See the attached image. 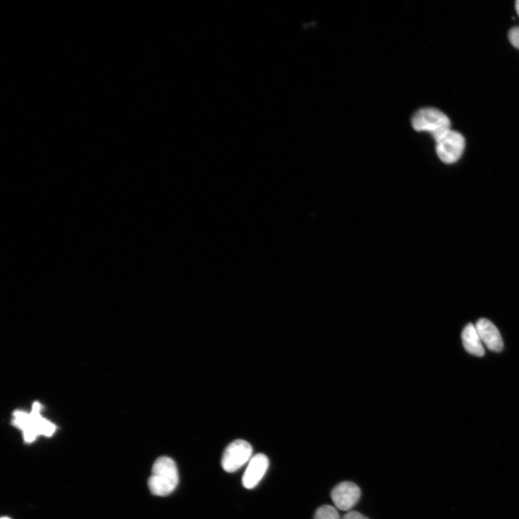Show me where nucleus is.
<instances>
[{"label":"nucleus","instance_id":"nucleus-1","mask_svg":"<svg viewBox=\"0 0 519 519\" xmlns=\"http://www.w3.org/2000/svg\"><path fill=\"white\" fill-rule=\"evenodd\" d=\"M41 405L34 404L31 414L17 411L13 414V424L22 430L26 443L34 442L38 437H51L56 430L54 424L41 415Z\"/></svg>","mask_w":519,"mask_h":519},{"label":"nucleus","instance_id":"nucleus-2","mask_svg":"<svg viewBox=\"0 0 519 519\" xmlns=\"http://www.w3.org/2000/svg\"><path fill=\"white\" fill-rule=\"evenodd\" d=\"M179 482V470L174 460L167 456L158 458L148 481L151 493L158 496H168L174 492Z\"/></svg>","mask_w":519,"mask_h":519},{"label":"nucleus","instance_id":"nucleus-3","mask_svg":"<svg viewBox=\"0 0 519 519\" xmlns=\"http://www.w3.org/2000/svg\"><path fill=\"white\" fill-rule=\"evenodd\" d=\"M412 126L417 132H426L435 140L451 129V122L440 110L424 108L418 110L412 118Z\"/></svg>","mask_w":519,"mask_h":519},{"label":"nucleus","instance_id":"nucleus-4","mask_svg":"<svg viewBox=\"0 0 519 519\" xmlns=\"http://www.w3.org/2000/svg\"><path fill=\"white\" fill-rule=\"evenodd\" d=\"M437 153L440 160L447 164L458 161L463 155L466 148L465 137L459 132L448 130L437 139Z\"/></svg>","mask_w":519,"mask_h":519},{"label":"nucleus","instance_id":"nucleus-5","mask_svg":"<svg viewBox=\"0 0 519 519\" xmlns=\"http://www.w3.org/2000/svg\"><path fill=\"white\" fill-rule=\"evenodd\" d=\"M252 455V447L248 442L236 440L225 449L222 458V466L227 473H235L250 461Z\"/></svg>","mask_w":519,"mask_h":519},{"label":"nucleus","instance_id":"nucleus-6","mask_svg":"<svg viewBox=\"0 0 519 519\" xmlns=\"http://www.w3.org/2000/svg\"><path fill=\"white\" fill-rule=\"evenodd\" d=\"M331 496L336 508L341 511H348L359 501L361 490L354 482L345 481L335 486L332 489Z\"/></svg>","mask_w":519,"mask_h":519},{"label":"nucleus","instance_id":"nucleus-7","mask_svg":"<svg viewBox=\"0 0 519 519\" xmlns=\"http://www.w3.org/2000/svg\"><path fill=\"white\" fill-rule=\"evenodd\" d=\"M269 466L268 457L264 454L253 456L243 477V485L247 489H252L262 481Z\"/></svg>","mask_w":519,"mask_h":519},{"label":"nucleus","instance_id":"nucleus-8","mask_svg":"<svg viewBox=\"0 0 519 519\" xmlns=\"http://www.w3.org/2000/svg\"><path fill=\"white\" fill-rule=\"evenodd\" d=\"M475 327L482 342L489 351L499 353L504 350L502 337L494 323L486 319H480Z\"/></svg>","mask_w":519,"mask_h":519},{"label":"nucleus","instance_id":"nucleus-9","mask_svg":"<svg viewBox=\"0 0 519 519\" xmlns=\"http://www.w3.org/2000/svg\"><path fill=\"white\" fill-rule=\"evenodd\" d=\"M461 338L466 350L476 357H483L485 350L475 325L470 323L463 330Z\"/></svg>","mask_w":519,"mask_h":519},{"label":"nucleus","instance_id":"nucleus-10","mask_svg":"<svg viewBox=\"0 0 519 519\" xmlns=\"http://www.w3.org/2000/svg\"><path fill=\"white\" fill-rule=\"evenodd\" d=\"M314 519H342V518L335 507L324 505L316 510Z\"/></svg>","mask_w":519,"mask_h":519},{"label":"nucleus","instance_id":"nucleus-11","mask_svg":"<svg viewBox=\"0 0 519 519\" xmlns=\"http://www.w3.org/2000/svg\"><path fill=\"white\" fill-rule=\"evenodd\" d=\"M508 39L511 44L519 49V26L511 29L508 33Z\"/></svg>","mask_w":519,"mask_h":519},{"label":"nucleus","instance_id":"nucleus-12","mask_svg":"<svg viewBox=\"0 0 519 519\" xmlns=\"http://www.w3.org/2000/svg\"><path fill=\"white\" fill-rule=\"evenodd\" d=\"M342 519H369L362 513L357 511H350L343 515Z\"/></svg>","mask_w":519,"mask_h":519},{"label":"nucleus","instance_id":"nucleus-13","mask_svg":"<svg viewBox=\"0 0 519 519\" xmlns=\"http://www.w3.org/2000/svg\"><path fill=\"white\" fill-rule=\"evenodd\" d=\"M515 10H516L518 15H519V0H518V1L515 2Z\"/></svg>","mask_w":519,"mask_h":519},{"label":"nucleus","instance_id":"nucleus-14","mask_svg":"<svg viewBox=\"0 0 519 519\" xmlns=\"http://www.w3.org/2000/svg\"><path fill=\"white\" fill-rule=\"evenodd\" d=\"M1 519H11V518L9 517L5 516V517H2Z\"/></svg>","mask_w":519,"mask_h":519}]
</instances>
